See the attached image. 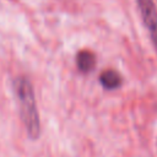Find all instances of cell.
Listing matches in <instances>:
<instances>
[{"mask_svg": "<svg viewBox=\"0 0 157 157\" xmlns=\"http://www.w3.org/2000/svg\"><path fill=\"white\" fill-rule=\"evenodd\" d=\"M15 88L20 102V112H21L22 121L27 129L28 135L32 139H37L39 136L40 125H39V115L37 110L32 85L28 81V78L18 77L15 81Z\"/></svg>", "mask_w": 157, "mask_h": 157, "instance_id": "1", "label": "cell"}, {"mask_svg": "<svg viewBox=\"0 0 157 157\" xmlns=\"http://www.w3.org/2000/svg\"><path fill=\"white\" fill-rule=\"evenodd\" d=\"M137 5L141 12L145 26L147 27L153 45L157 50V9L152 0H137Z\"/></svg>", "mask_w": 157, "mask_h": 157, "instance_id": "2", "label": "cell"}, {"mask_svg": "<svg viewBox=\"0 0 157 157\" xmlns=\"http://www.w3.org/2000/svg\"><path fill=\"white\" fill-rule=\"evenodd\" d=\"M76 64L80 71L90 72L96 65V56L90 50H81L76 55Z\"/></svg>", "mask_w": 157, "mask_h": 157, "instance_id": "3", "label": "cell"}, {"mask_svg": "<svg viewBox=\"0 0 157 157\" xmlns=\"http://www.w3.org/2000/svg\"><path fill=\"white\" fill-rule=\"evenodd\" d=\"M99 82L107 90H113L121 85V76L119 75L118 71L113 69H108L99 75Z\"/></svg>", "mask_w": 157, "mask_h": 157, "instance_id": "4", "label": "cell"}]
</instances>
